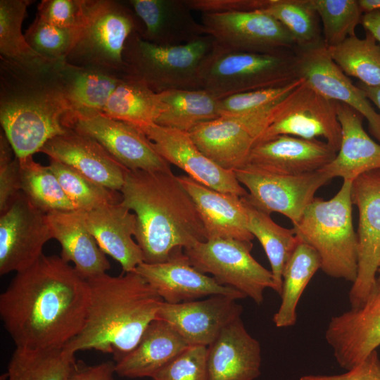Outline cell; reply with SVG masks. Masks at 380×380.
<instances>
[{"instance_id": "1", "label": "cell", "mask_w": 380, "mask_h": 380, "mask_svg": "<svg viewBox=\"0 0 380 380\" xmlns=\"http://www.w3.org/2000/svg\"><path fill=\"white\" fill-rule=\"evenodd\" d=\"M87 281L57 255H42L0 295V317L16 348L61 349L84 327Z\"/></svg>"}, {"instance_id": "2", "label": "cell", "mask_w": 380, "mask_h": 380, "mask_svg": "<svg viewBox=\"0 0 380 380\" xmlns=\"http://www.w3.org/2000/svg\"><path fill=\"white\" fill-rule=\"evenodd\" d=\"M0 122L18 159L32 156L49 140L73 129L57 61L0 57Z\"/></svg>"}, {"instance_id": "3", "label": "cell", "mask_w": 380, "mask_h": 380, "mask_svg": "<svg viewBox=\"0 0 380 380\" xmlns=\"http://www.w3.org/2000/svg\"><path fill=\"white\" fill-rule=\"evenodd\" d=\"M120 193L122 203L136 215L134 238L144 262H165L176 249L206 241L199 212L171 169L128 170Z\"/></svg>"}, {"instance_id": "4", "label": "cell", "mask_w": 380, "mask_h": 380, "mask_svg": "<svg viewBox=\"0 0 380 380\" xmlns=\"http://www.w3.org/2000/svg\"><path fill=\"white\" fill-rule=\"evenodd\" d=\"M87 281L85 324L63 348L72 355L87 350L110 353L116 362L137 345L164 300L135 271L117 277L105 273Z\"/></svg>"}, {"instance_id": "5", "label": "cell", "mask_w": 380, "mask_h": 380, "mask_svg": "<svg viewBox=\"0 0 380 380\" xmlns=\"http://www.w3.org/2000/svg\"><path fill=\"white\" fill-rule=\"evenodd\" d=\"M351 181L344 180L338 193L325 201L315 198L293 225L302 243L319 255L327 275L353 283L357 273V236L352 217Z\"/></svg>"}, {"instance_id": "6", "label": "cell", "mask_w": 380, "mask_h": 380, "mask_svg": "<svg viewBox=\"0 0 380 380\" xmlns=\"http://www.w3.org/2000/svg\"><path fill=\"white\" fill-rule=\"evenodd\" d=\"M143 26L127 1L83 0V18L65 61L126 77L123 58L129 36Z\"/></svg>"}, {"instance_id": "7", "label": "cell", "mask_w": 380, "mask_h": 380, "mask_svg": "<svg viewBox=\"0 0 380 380\" xmlns=\"http://www.w3.org/2000/svg\"><path fill=\"white\" fill-rule=\"evenodd\" d=\"M202 89L217 99L247 91L281 87L298 79L296 54L232 51L216 44L199 72Z\"/></svg>"}, {"instance_id": "8", "label": "cell", "mask_w": 380, "mask_h": 380, "mask_svg": "<svg viewBox=\"0 0 380 380\" xmlns=\"http://www.w3.org/2000/svg\"><path fill=\"white\" fill-rule=\"evenodd\" d=\"M213 44V39L205 35L184 45L159 46L134 32L123 52L127 77L144 83L156 93L201 89L200 68Z\"/></svg>"}, {"instance_id": "9", "label": "cell", "mask_w": 380, "mask_h": 380, "mask_svg": "<svg viewBox=\"0 0 380 380\" xmlns=\"http://www.w3.org/2000/svg\"><path fill=\"white\" fill-rule=\"evenodd\" d=\"M258 118L261 132L255 144L279 135L322 137L336 152L339 149L341 127L336 101L322 96L303 79L283 99L258 110Z\"/></svg>"}, {"instance_id": "10", "label": "cell", "mask_w": 380, "mask_h": 380, "mask_svg": "<svg viewBox=\"0 0 380 380\" xmlns=\"http://www.w3.org/2000/svg\"><path fill=\"white\" fill-rule=\"evenodd\" d=\"M253 246V243L217 238L198 242L184 252L196 269L260 305L265 290H274V285L271 271L251 255Z\"/></svg>"}, {"instance_id": "11", "label": "cell", "mask_w": 380, "mask_h": 380, "mask_svg": "<svg viewBox=\"0 0 380 380\" xmlns=\"http://www.w3.org/2000/svg\"><path fill=\"white\" fill-rule=\"evenodd\" d=\"M239 183L248 189L245 199L266 213H278L296 224L305 210L315 199L319 188L330 177L323 171L288 175L245 164L234 171Z\"/></svg>"}, {"instance_id": "12", "label": "cell", "mask_w": 380, "mask_h": 380, "mask_svg": "<svg viewBox=\"0 0 380 380\" xmlns=\"http://www.w3.org/2000/svg\"><path fill=\"white\" fill-rule=\"evenodd\" d=\"M201 24L215 44L229 50L275 53L297 49L285 27L262 10L201 13Z\"/></svg>"}, {"instance_id": "13", "label": "cell", "mask_w": 380, "mask_h": 380, "mask_svg": "<svg viewBox=\"0 0 380 380\" xmlns=\"http://www.w3.org/2000/svg\"><path fill=\"white\" fill-rule=\"evenodd\" d=\"M351 197L359 215L357 273L348 294L354 308L374 289L380 266V170L357 177L352 183Z\"/></svg>"}, {"instance_id": "14", "label": "cell", "mask_w": 380, "mask_h": 380, "mask_svg": "<svg viewBox=\"0 0 380 380\" xmlns=\"http://www.w3.org/2000/svg\"><path fill=\"white\" fill-rule=\"evenodd\" d=\"M52 239L47 213L21 192L0 216V274L21 272L42 255Z\"/></svg>"}, {"instance_id": "15", "label": "cell", "mask_w": 380, "mask_h": 380, "mask_svg": "<svg viewBox=\"0 0 380 380\" xmlns=\"http://www.w3.org/2000/svg\"><path fill=\"white\" fill-rule=\"evenodd\" d=\"M325 338L339 366L349 370L380 346V280L363 303L329 321Z\"/></svg>"}, {"instance_id": "16", "label": "cell", "mask_w": 380, "mask_h": 380, "mask_svg": "<svg viewBox=\"0 0 380 380\" xmlns=\"http://www.w3.org/2000/svg\"><path fill=\"white\" fill-rule=\"evenodd\" d=\"M138 127L167 162L182 169L189 177L221 192L240 197L248 195L234 172L220 167L208 158L195 144L188 132L155 123Z\"/></svg>"}, {"instance_id": "17", "label": "cell", "mask_w": 380, "mask_h": 380, "mask_svg": "<svg viewBox=\"0 0 380 380\" xmlns=\"http://www.w3.org/2000/svg\"><path fill=\"white\" fill-rule=\"evenodd\" d=\"M295 54L298 78L305 80L328 99L357 111L367 120L369 132L380 143V114L362 89L355 86L333 61L324 44L296 49Z\"/></svg>"}, {"instance_id": "18", "label": "cell", "mask_w": 380, "mask_h": 380, "mask_svg": "<svg viewBox=\"0 0 380 380\" xmlns=\"http://www.w3.org/2000/svg\"><path fill=\"white\" fill-rule=\"evenodd\" d=\"M158 293L164 302L177 304L200 298L223 295L236 300L246 298L238 290L218 284L211 276L196 269L183 248L172 252L165 262H142L134 270Z\"/></svg>"}, {"instance_id": "19", "label": "cell", "mask_w": 380, "mask_h": 380, "mask_svg": "<svg viewBox=\"0 0 380 380\" xmlns=\"http://www.w3.org/2000/svg\"><path fill=\"white\" fill-rule=\"evenodd\" d=\"M73 129L96 139L129 170L171 169L146 135L134 125L100 113L77 120Z\"/></svg>"}, {"instance_id": "20", "label": "cell", "mask_w": 380, "mask_h": 380, "mask_svg": "<svg viewBox=\"0 0 380 380\" xmlns=\"http://www.w3.org/2000/svg\"><path fill=\"white\" fill-rule=\"evenodd\" d=\"M242 312L236 299L215 295L177 304L163 302L156 319L171 325L189 346L208 347Z\"/></svg>"}, {"instance_id": "21", "label": "cell", "mask_w": 380, "mask_h": 380, "mask_svg": "<svg viewBox=\"0 0 380 380\" xmlns=\"http://www.w3.org/2000/svg\"><path fill=\"white\" fill-rule=\"evenodd\" d=\"M39 152L110 190L123 186L128 169L96 139L74 129L49 140Z\"/></svg>"}, {"instance_id": "22", "label": "cell", "mask_w": 380, "mask_h": 380, "mask_svg": "<svg viewBox=\"0 0 380 380\" xmlns=\"http://www.w3.org/2000/svg\"><path fill=\"white\" fill-rule=\"evenodd\" d=\"M261 347L240 317L207 347V380H254L260 374Z\"/></svg>"}, {"instance_id": "23", "label": "cell", "mask_w": 380, "mask_h": 380, "mask_svg": "<svg viewBox=\"0 0 380 380\" xmlns=\"http://www.w3.org/2000/svg\"><path fill=\"white\" fill-rule=\"evenodd\" d=\"M336 153L326 141L318 139L279 135L256 143L246 163L270 172L300 175L322 169Z\"/></svg>"}, {"instance_id": "24", "label": "cell", "mask_w": 380, "mask_h": 380, "mask_svg": "<svg viewBox=\"0 0 380 380\" xmlns=\"http://www.w3.org/2000/svg\"><path fill=\"white\" fill-rule=\"evenodd\" d=\"M82 213L100 248L117 260L123 272H133L144 262L143 253L133 239L137 230L136 215L122 201Z\"/></svg>"}, {"instance_id": "25", "label": "cell", "mask_w": 380, "mask_h": 380, "mask_svg": "<svg viewBox=\"0 0 380 380\" xmlns=\"http://www.w3.org/2000/svg\"><path fill=\"white\" fill-rule=\"evenodd\" d=\"M177 177L199 212L206 240L220 238L253 243L242 197L211 189L188 175Z\"/></svg>"}, {"instance_id": "26", "label": "cell", "mask_w": 380, "mask_h": 380, "mask_svg": "<svg viewBox=\"0 0 380 380\" xmlns=\"http://www.w3.org/2000/svg\"><path fill=\"white\" fill-rule=\"evenodd\" d=\"M140 20L146 41L159 46H180L207 35L185 0H129Z\"/></svg>"}, {"instance_id": "27", "label": "cell", "mask_w": 380, "mask_h": 380, "mask_svg": "<svg viewBox=\"0 0 380 380\" xmlns=\"http://www.w3.org/2000/svg\"><path fill=\"white\" fill-rule=\"evenodd\" d=\"M336 114L341 127V141L335 158L320 169L330 179L341 177L353 182L360 175L380 170V143L364 129V118L344 103L336 101Z\"/></svg>"}, {"instance_id": "28", "label": "cell", "mask_w": 380, "mask_h": 380, "mask_svg": "<svg viewBox=\"0 0 380 380\" xmlns=\"http://www.w3.org/2000/svg\"><path fill=\"white\" fill-rule=\"evenodd\" d=\"M52 239L61 246V258L72 262L84 279L107 272L110 268L106 254L87 229L81 210L47 214Z\"/></svg>"}, {"instance_id": "29", "label": "cell", "mask_w": 380, "mask_h": 380, "mask_svg": "<svg viewBox=\"0 0 380 380\" xmlns=\"http://www.w3.org/2000/svg\"><path fill=\"white\" fill-rule=\"evenodd\" d=\"M189 346L168 323L156 319L147 327L137 345L115 362L122 377H151Z\"/></svg>"}, {"instance_id": "30", "label": "cell", "mask_w": 380, "mask_h": 380, "mask_svg": "<svg viewBox=\"0 0 380 380\" xmlns=\"http://www.w3.org/2000/svg\"><path fill=\"white\" fill-rule=\"evenodd\" d=\"M198 148L220 167L234 171L244 165L255 139L235 117H220L188 132Z\"/></svg>"}, {"instance_id": "31", "label": "cell", "mask_w": 380, "mask_h": 380, "mask_svg": "<svg viewBox=\"0 0 380 380\" xmlns=\"http://www.w3.org/2000/svg\"><path fill=\"white\" fill-rule=\"evenodd\" d=\"M57 68L70 109L73 127L80 118L102 113L110 96L125 78L74 65L65 60L57 61Z\"/></svg>"}, {"instance_id": "32", "label": "cell", "mask_w": 380, "mask_h": 380, "mask_svg": "<svg viewBox=\"0 0 380 380\" xmlns=\"http://www.w3.org/2000/svg\"><path fill=\"white\" fill-rule=\"evenodd\" d=\"M158 115L155 124L189 132L197 125L220 118L219 99L203 89L158 93Z\"/></svg>"}, {"instance_id": "33", "label": "cell", "mask_w": 380, "mask_h": 380, "mask_svg": "<svg viewBox=\"0 0 380 380\" xmlns=\"http://www.w3.org/2000/svg\"><path fill=\"white\" fill-rule=\"evenodd\" d=\"M242 198L248 215V229L258 239L266 253L271 266L274 291L280 295L284 269L301 241L293 228L277 224L270 214L255 208Z\"/></svg>"}, {"instance_id": "34", "label": "cell", "mask_w": 380, "mask_h": 380, "mask_svg": "<svg viewBox=\"0 0 380 380\" xmlns=\"http://www.w3.org/2000/svg\"><path fill=\"white\" fill-rule=\"evenodd\" d=\"M320 267L318 253L310 246L300 242L283 271L281 304L273 317L277 327L295 325L297 321L296 309L301 295Z\"/></svg>"}, {"instance_id": "35", "label": "cell", "mask_w": 380, "mask_h": 380, "mask_svg": "<svg viewBox=\"0 0 380 380\" xmlns=\"http://www.w3.org/2000/svg\"><path fill=\"white\" fill-rule=\"evenodd\" d=\"M75 355L61 349L16 348L7 367V380H70Z\"/></svg>"}, {"instance_id": "36", "label": "cell", "mask_w": 380, "mask_h": 380, "mask_svg": "<svg viewBox=\"0 0 380 380\" xmlns=\"http://www.w3.org/2000/svg\"><path fill=\"white\" fill-rule=\"evenodd\" d=\"M158 110V93L144 83L126 77L110 96L101 114L141 127L154 123Z\"/></svg>"}, {"instance_id": "37", "label": "cell", "mask_w": 380, "mask_h": 380, "mask_svg": "<svg viewBox=\"0 0 380 380\" xmlns=\"http://www.w3.org/2000/svg\"><path fill=\"white\" fill-rule=\"evenodd\" d=\"M327 50L345 75L366 86H380V44L369 32L365 31L364 38L350 37Z\"/></svg>"}, {"instance_id": "38", "label": "cell", "mask_w": 380, "mask_h": 380, "mask_svg": "<svg viewBox=\"0 0 380 380\" xmlns=\"http://www.w3.org/2000/svg\"><path fill=\"white\" fill-rule=\"evenodd\" d=\"M18 160L21 192L35 207L47 214L77 210L49 166L32 156Z\"/></svg>"}, {"instance_id": "39", "label": "cell", "mask_w": 380, "mask_h": 380, "mask_svg": "<svg viewBox=\"0 0 380 380\" xmlns=\"http://www.w3.org/2000/svg\"><path fill=\"white\" fill-rule=\"evenodd\" d=\"M262 11L285 27L297 49H310L324 44L318 15L308 0H270Z\"/></svg>"}, {"instance_id": "40", "label": "cell", "mask_w": 380, "mask_h": 380, "mask_svg": "<svg viewBox=\"0 0 380 380\" xmlns=\"http://www.w3.org/2000/svg\"><path fill=\"white\" fill-rule=\"evenodd\" d=\"M48 165L77 210L87 211L122 201L121 194L89 179L74 168L50 159Z\"/></svg>"}, {"instance_id": "41", "label": "cell", "mask_w": 380, "mask_h": 380, "mask_svg": "<svg viewBox=\"0 0 380 380\" xmlns=\"http://www.w3.org/2000/svg\"><path fill=\"white\" fill-rule=\"evenodd\" d=\"M32 0L0 1V57L15 62L44 58L26 42L22 23Z\"/></svg>"}, {"instance_id": "42", "label": "cell", "mask_w": 380, "mask_h": 380, "mask_svg": "<svg viewBox=\"0 0 380 380\" xmlns=\"http://www.w3.org/2000/svg\"><path fill=\"white\" fill-rule=\"evenodd\" d=\"M322 24V39L327 48L355 35L363 12L357 0H308Z\"/></svg>"}, {"instance_id": "43", "label": "cell", "mask_w": 380, "mask_h": 380, "mask_svg": "<svg viewBox=\"0 0 380 380\" xmlns=\"http://www.w3.org/2000/svg\"><path fill=\"white\" fill-rule=\"evenodd\" d=\"M79 28L65 29L47 23L35 17L25 37L39 56L52 61L65 60L77 37Z\"/></svg>"}, {"instance_id": "44", "label": "cell", "mask_w": 380, "mask_h": 380, "mask_svg": "<svg viewBox=\"0 0 380 380\" xmlns=\"http://www.w3.org/2000/svg\"><path fill=\"white\" fill-rule=\"evenodd\" d=\"M302 81V78H298L284 86L247 91L220 99V117H239L267 108L289 94Z\"/></svg>"}, {"instance_id": "45", "label": "cell", "mask_w": 380, "mask_h": 380, "mask_svg": "<svg viewBox=\"0 0 380 380\" xmlns=\"http://www.w3.org/2000/svg\"><path fill=\"white\" fill-rule=\"evenodd\" d=\"M207 347L189 346L166 364L152 380H207Z\"/></svg>"}, {"instance_id": "46", "label": "cell", "mask_w": 380, "mask_h": 380, "mask_svg": "<svg viewBox=\"0 0 380 380\" xmlns=\"http://www.w3.org/2000/svg\"><path fill=\"white\" fill-rule=\"evenodd\" d=\"M5 134H0V212L6 211L21 193L20 163Z\"/></svg>"}, {"instance_id": "47", "label": "cell", "mask_w": 380, "mask_h": 380, "mask_svg": "<svg viewBox=\"0 0 380 380\" xmlns=\"http://www.w3.org/2000/svg\"><path fill=\"white\" fill-rule=\"evenodd\" d=\"M36 16L58 27L79 28L83 18V0H42Z\"/></svg>"}, {"instance_id": "48", "label": "cell", "mask_w": 380, "mask_h": 380, "mask_svg": "<svg viewBox=\"0 0 380 380\" xmlns=\"http://www.w3.org/2000/svg\"><path fill=\"white\" fill-rule=\"evenodd\" d=\"M189 8L201 13L263 10L270 0H185Z\"/></svg>"}, {"instance_id": "49", "label": "cell", "mask_w": 380, "mask_h": 380, "mask_svg": "<svg viewBox=\"0 0 380 380\" xmlns=\"http://www.w3.org/2000/svg\"><path fill=\"white\" fill-rule=\"evenodd\" d=\"M300 380H380V359L372 351L360 363L341 374L305 375Z\"/></svg>"}, {"instance_id": "50", "label": "cell", "mask_w": 380, "mask_h": 380, "mask_svg": "<svg viewBox=\"0 0 380 380\" xmlns=\"http://www.w3.org/2000/svg\"><path fill=\"white\" fill-rule=\"evenodd\" d=\"M115 374L114 361L93 365L77 361L70 380H118Z\"/></svg>"}, {"instance_id": "51", "label": "cell", "mask_w": 380, "mask_h": 380, "mask_svg": "<svg viewBox=\"0 0 380 380\" xmlns=\"http://www.w3.org/2000/svg\"><path fill=\"white\" fill-rule=\"evenodd\" d=\"M361 24L380 44V9L363 13Z\"/></svg>"}, {"instance_id": "52", "label": "cell", "mask_w": 380, "mask_h": 380, "mask_svg": "<svg viewBox=\"0 0 380 380\" xmlns=\"http://www.w3.org/2000/svg\"><path fill=\"white\" fill-rule=\"evenodd\" d=\"M357 86L362 89L368 99L375 104L380 110V86L369 87L360 82L357 83Z\"/></svg>"}, {"instance_id": "53", "label": "cell", "mask_w": 380, "mask_h": 380, "mask_svg": "<svg viewBox=\"0 0 380 380\" xmlns=\"http://www.w3.org/2000/svg\"><path fill=\"white\" fill-rule=\"evenodd\" d=\"M358 2L363 13L380 9V0H359Z\"/></svg>"}, {"instance_id": "54", "label": "cell", "mask_w": 380, "mask_h": 380, "mask_svg": "<svg viewBox=\"0 0 380 380\" xmlns=\"http://www.w3.org/2000/svg\"><path fill=\"white\" fill-rule=\"evenodd\" d=\"M376 279L380 280V266H379V270H378L377 278Z\"/></svg>"}]
</instances>
